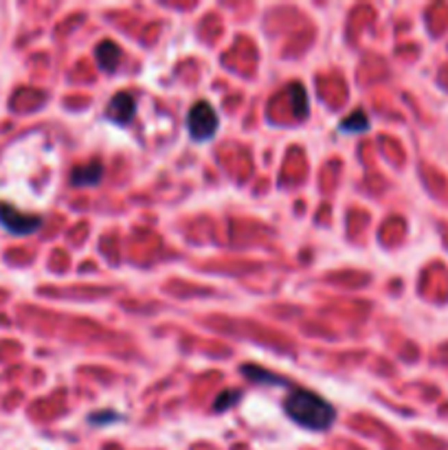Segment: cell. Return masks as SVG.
<instances>
[{
    "label": "cell",
    "instance_id": "cell-1",
    "mask_svg": "<svg viewBox=\"0 0 448 450\" xmlns=\"http://www.w3.org/2000/svg\"><path fill=\"white\" fill-rule=\"evenodd\" d=\"M284 409L299 426L310 431H326L337 420V411L326 397L306 389H293L284 400Z\"/></svg>",
    "mask_w": 448,
    "mask_h": 450
},
{
    "label": "cell",
    "instance_id": "cell-2",
    "mask_svg": "<svg viewBox=\"0 0 448 450\" xmlns=\"http://www.w3.org/2000/svg\"><path fill=\"white\" fill-rule=\"evenodd\" d=\"M218 125H220L218 112L207 101H198L187 114V130H189L194 141H209L218 132Z\"/></svg>",
    "mask_w": 448,
    "mask_h": 450
},
{
    "label": "cell",
    "instance_id": "cell-3",
    "mask_svg": "<svg viewBox=\"0 0 448 450\" xmlns=\"http://www.w3.org/2000/svg\"><path fill=\"white\" fill-rule=\"evenodd\" d=\"M0 224L14 235H29L42 226V217L20 211L9 202H0Z\"/></svg>",
    "mask_w": 448,
    "mask_h": 450
},
{
    "label": "cell",
    "instance_id": "cell-4",
    "mask_svg": "<svg viewBox=\"0 0 448 450\" xmlns=\"http://www.w3.org/2000/svg\"><path fill=\"white\" fill-rule=\"evenodd\" d=\"M108 117L117 123H130L134 117V99L130 92H117L108 103Z\"/></svg>",
    "mask_w": 448,
    "mask_h": 450
},
{
    "label": "cell",
    "instance_id": "cell-5",
    "mask_svg": "<svg viewBox=\"0 0 448 450\" xmlns=\"http://www.w3.org/2000/svg\"><path fill=\"white\" fill-rule=\"evenodd\" d=\"M101 176H103L101 163H99V161H92V163H88V165L75 167V170H73V174H70V183L75 185V187H92V185H97V183L101 181Z\"/></svg>",
    "mask_w": 448,
    "mask_h": 450
},
{
    "label": "cell",
    "instance_id": "cell-6",
    "mask_svg": "<svg viewBox=\"0 0 448 450\" xmlns=\"http://www.w3.org/2000/svg\"><path fill=\"white\" fill-rule=\"evenodd\" d=\"M119 59H121V51L114 42L106 40L97 47V64L101 66V70L112 72L114 68H117Z\"/></svg>",
    "mask_w": 448,
    "mask_h": 450
},
{
    "label": "cell",
    "instance_id": "cell-7",
    "mask_svg": "<svg viewBox=\"0 0 448 450\" xmlns=\"http://www.w3.org/2000/svg\"><path fill=\"white\" fill-rule=\"evenodd\" d=\"M290 95H293V99H290V106H293V112L297 119H304L308 114V95L306 90L299 86H290Z\"/></svg>",
    "mask_w": 448,
    "mask_h": 450
},
{
    "label": "cell",
    "instance_id": "cell-8",
    "mask_svg": "<svg viewBox=\"0 0 448 450\" xmlns=\"http://www.w3.org/2000/svg\"><path fill=\"white\" fill-rule=\"evenodd\" d=\"M367 128H369V119H367V114L360 112V110L354 112L352 117H347L345 121H343V125H341V130H343V132H352V134L365 132Z\"/></svg>",
    "mask_w": 448,
    "mask_h": 450
},
{
    "label": "cell",
    "instance_id": "cell-9",
    "mask_svg": "<svg viewBox=\"0 0 448 450\" xmlns=\"http://www.w3.org/2000/svg\"><path fill=\"white\" fill-rule=\"evenodd\" d=\"M237 397H239V393H237V391H226V393H222V395L215 400V411L228 409V406H231V402H235Z\"/></svg>",
    "mask_w": 448,
    "mask_h": 450
}]
</instances>
